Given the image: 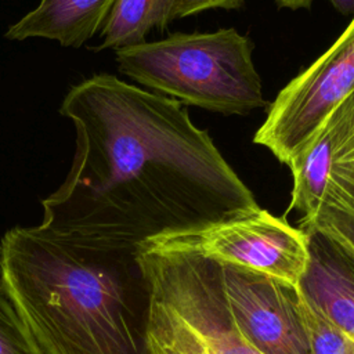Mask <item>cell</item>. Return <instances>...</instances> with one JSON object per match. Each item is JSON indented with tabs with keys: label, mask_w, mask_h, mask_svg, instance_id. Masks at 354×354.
Listing matches in <instances>:
<instances>
[{
	"label": "cell",
	"mask_w": 354,
	"mask_h": 354,
	"mask_svg": "<svg viewBox=\"0 0 354 354\" xmlns=\"http://www.w3.org/2000/svg\"><path fill=\"white\" fill-rule=\"evenodd\" d=\"M0 354H43L0 281Z\"/></svg>",
	"instance_id": "cell-12"
},
{
	"label": "cell",
	"mask_w": 354,
	"mask_h": 354,
	"mask_svg": "<svg viewBox=\"0 0 354 354\" xmlns=\"http://www.w3.org/2000/svg\"><path fill=\"white\" fill-rule=\"evenodd\" d=\"M138 250L196 254L297 286L307 264V235L257 207L201 227L159 234Z\"/></svg>",
	"instance_id": "cell-5"
},
{
	"label": "cell",
	"mask_w": 354,
	"mask_h": 354,
	"mask_svg": "<svg viewBox=\"0 0 354 354\" xmlns=\"http://www.w3.org/2000/svg\"><path fill=\"white\" fill-rule=\"evenodd\" d=\"M138 250L46 223L0 241V281L43 354H148V282Z\"/></svg>",
	"instance_id": "cell-2"
},
{
	"label": "cell",
	"mask_w": 354,
	"mask_h": 354,
	"mask_svg": "<svg viewBox=\"0 0 354 354\" xmlns=\"http://www.w3.org/2000/svg\"><path fill=\"white\" fill-rule=\"evenodd\" d=\"M59 113L76 148L65 181L41 201L43 223L138 250L151 236L260 207L177 100L95 73L69 88Z\"/></svg>",
	"instance_id": "cell-1"
},
{
	"label": "cell",
	"mask_w": 354,
	"mask_h": 354,
	"mask_svg": "<svg viewBox=\"0 0 354 354\" xmlns=\"http://www.w3.org/2000/svg\"><path fill=\"white\" fill-rule=\"evenodd\" d=\"M304 234L308 259L297 289L315 311L354 337V253L318 232Z\"/></svg>",
	"instance_id": "cell-8"
},
{
	"label": "cell",
	"mask_w": 354,
	"mask_h": 354,
	"mask_svg": "<svg viewBox=\"0 0 354 354\" xmlns=\"http://www.w3.org/2000/svg\"><path fill=\"white\" fill-rule=\"evenodd\" d=\"M116 0H40L12 24L6 37L25 40L41 37L64 47L79 48L102 26Z\"/></svg>",
	"instance_id": "cell-9"
},
{
	"label": "cell",
	"mask_w": 354,
	"mask_h": 354,
	"mask_svg": "<svg viewBox=\"0 0 354 354\" xmlns=\"http://www.w3.org/2000/svg\"><path fill=\"white\" fill-rule=\"evenodd\" d=\"M296 290L311 354H354V337L346 335L335 324L315 311L299 292L297 286Z\"/></svg>",
	"instance_id": "cell-11"
},
{
	"label": "cell",
	"mask_w": 354,
	"mask_h": 354,
	"mask_svg": "<svg viewBox=\"0 0 354 354\" xmlns=\"http://www.w3.org/2000/svg\"><path fill=\"white\" fill-rule=\"evenodd\" d=\"M120 73L156 94L223 115L267 105L253 43L234 28L171 33L115 50Z\"/></svg>",
	"instance_id": "cell-3"
},
{
	"label": "cell",
	"mask_w": 354,
	"mask_h": 354,
	"mask_svg": "<svg viewBox=\"0 0 354 354\" xmlns=\"http://www.w3.org/2000/svg\"><path fill=\"white\" fill-rule=\"evenodd\" d=\"M292 201L299 230L318 232L354 253V94L292 158ZM283 216V217H285Z\"/></svg>",
	"instance_id": "cell-4"
},
{
	"label": "cell",
	"mask_w": 354,
	"mask_h": 354,
	"mask_svg": "<svg viewBox=\"0 0 354 354\" xmlns=\"http://www.w3.org/2000/svg\"><path fill=\"white\" fill-rule=\"evenodd\" d=\"M329 1L343 15H351L354 12V0H329Z\"/></svg>",
	"instance_id": "cell-15"
},
{
	"label": "cell",
	"mask_w": 354,
	"mask_h": 354,
	"mask_svg": "<svg viewBox=\"0 0 354 354\" xmlns=\"http://www.w3.org/2000/svg\"><path fill=\"white\" fill-rule=\"evenodd\" d=\"M275 3L281 8L299 10V8H310L313 4V0H275Z\"/></svg>",
	"instance_id": "cell-14"
},
{
	"label": "cell",
	"mask_w": 354,
	"mask_h": 354,
	"mask_svg": "<svg viewBox=\"0 0 354 354\" xmlns=\"http://www.w3.org/2000/svg\"><path fill=\"white\" fill-rule=\"evenodd\" d=\"M243 4L245 0H173L171 21L192 17L206 10H238Z\"/></svg>",
	"instance_id": "cell-13"
},
{
	"label": "cell",
	"mask_w": 354,
	"mask_h": 354,
	"mask_svg": "<svg viewBox=\"0 0 354 354\" xmlns=\"http://www.w3.org/2000/svg\"><path fill=\"white\" fill-rule=\"evenodd\" d=\"M217 266L234 325L257 354H311L296 286L242 268Z\"/></svg>",
	"instance_id": "cell-7"
},
{
	"label": "cell",
	"mask_w": 354,
	"mask_h": 354,
	"mask_svg": "<svg viewBox=\"0 0 354 354\" xmlns=\"http://www.w3.org/2000/svg\"><path fill=\"white\" fill-rule=\"evenodd\" d=\"M354 94V21L270 104L253 142L283 165L314 137L332 112Z\"/></svg>",
	"instance_id": "cell-6"
},
{
	"label": "cell",
	"mask_w": 354,
	"mask_h": 354,
	"mask_svg": "<svg viewBox=\"0 0 354 354\" xmlns=\"http://www.w3.org/2000/svg\"><path fill=\"white\" fill-rule=\"evenodd\" d=\"M171 6L173 0H116L100 29L102 41L93 50L134 46L152 29L163 32L171 22Z\"/></svg>",
	"instance_id": "cell-10"
}]
</instances>
